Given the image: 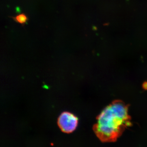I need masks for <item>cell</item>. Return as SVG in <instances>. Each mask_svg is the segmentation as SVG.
Segmentation results:
<instances>
[{"mask_svg":"<svg viewBox=\"0 0 147 147\" xmlns=\"http://www.w3.org/2000/svg\"><path fill=\"white\" fill-rule=\"evenodd\" d=\"M16 23L24 26L28 20V16L24 13H20L14 17H11Z\"/></svg>","mask_w":147,"mask_h":147,"instance_id":"obj_3","label":"cell"},{"mask_svg":"<svg viewBox=\"0 0 147 147\" xmlns=\"http://www.w3.org/2000/svg\"><path fill=\"white\" fill-rule=\"evenodd\" d=\"M143 87L145 89H147V82H146L144 84Z\"/></svg>","mask_w":147,"mask_h":147,"instance_id":"obj_4","label":"cell"},{"mask_svg":"<svg viewBox=\"0 0 147 147\" xmlns=\"http://www.w3.org/2000/svg\"><path fill=\"white\" fill-rule=\"evenodd\" d=\"M78 123V118L69 112H63L58 119V126L64 133H70L73 132L76 129Z\"/></svg>","mask_w":147,"mask_h":147,"instance_id":"obj_2","label":"cell"},{"mask_svg":"<svg viewBox=\"0 0 147 147\" xmlns=\"http://www.w3.org/2000/svg\"><path fill=\"white\" fill-rule=\"evenodd\" d=\"M128 106L121 100L108 105L97 118L93 126L96 135L101 142H114L131 125Z\"/></svg>","mask_w":147,"mask_h":147,"instance_id":"obj_1","label":"cell"}]
</instances>
